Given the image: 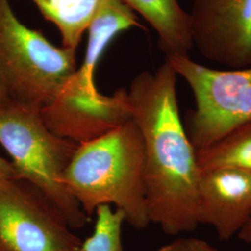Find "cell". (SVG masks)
Here are the masks:
<instances>
[{"mask_svg": "<svg viewBox=\"0 0 251 251\" xmlns=\"http://www.w3.org/2000/svg\"><path fill=\"white\" fill-rule=\"evenodd\" d=\"M132 27H141V25L134 11L123 0H101L88 28L89 41L84 61L65 87L92 97L100 95L94 81L97 63L111 40Z\"/></svg>", "mask_w": 251, "mask_h": 251, "instance_id": "obj_10", "label": "cell"}, {"mask_svg": "<svg viewBox=\"0 0 251 251\" xmlns=\"http://www.w3.org/2000/svg\"><path fill=\"white\" fill-rule=\"evenodd\" d=\"M93 233L82 242L79 251H124L122 244V227L125 213L110 205L98 206Z\"/></svg>", "mask_w": 251, "mask_h": 251, "instance_id": "obj_14", "label": "cell"}, {"mask_svg": "<svg viewBox=\"0 0 251 251\" xmlns=\"http://www.w3.org/2000/svg\"><path fill=\"white\" fill-rule=\"evenodd\" d=\"M177 74L162 63L143 71L128 91L132 119L144 141V185L150 222L169 235L193 232L199 225L200 169L197 150L179 115Z\"/></svg>", "mask_w": 251, "mask_h": 251, "instance_id": "obj_1", "label": "cell"}, {"mask_svg": "<svg viewBox=\"0 0 251 251\" xmlns=\"http://www.w3.org/2000/svg\"><path fill=\"white\" fill-rule=\"evenodd\" d=\"M0 251H1V250H0Z\"/></svg>", "mask_w": 251, "mask_h": 251, "instance_id": "obj_19", "label": "cell"}, {"mask_svg": "<svg viewBox=\"0 0 251 251\" xmlns=\"http://www.w3.org/2000/svg\"><path fill=\"white\" fill-rule=\"evenodd\" d=\"M156 251H220L203 239L181 237L160 247Z\"/></svg>", "mask_w": 251, "mask_h": 251, "instance_id": "obj_15", "label": "cell"}, {"mask_svg": "<svg viewBox=\"0 0 251 251\" xmlns=\"http://www.w3.org/2000/svg\"><path fill=\"white\" fill-rule=\"evenodd\" d=\"M45 195L23 179L0 178L1 251H79L82 241Z\"/></svg>", "mask_w": 251, "mask_h": 251, "instance_id": "obj_6", "label": "cell"}, {"mask_svg": "<svg viewBox=\"0 0 251 251\" xmlns=\"http://www.w3.org/2000/svg\"><path fill=\"white\" fill-rule=\"evenodd\" d=\"M40 115L54 134L75 144H85L132 118V110L125 88L99 98H76L59 94Z\"/></svg>", "mask_w": 251, "mask_h": 251, "instance_id": "obj_8", "label": "cell"}, {"mask_svg": "<svg viewBox=\"0 0 251 251\" xmlns=\"http://www.w3.org/2000/svg\"><path fill=\"white\" fill-rule=\"evenodd\" d=\"M77 69L75 50L52 45L0 0V83L10 101L42 110Z\"/></svg>", "mask_w": 251, "mask_h": 251, "instance_id": "obj_4", "label": "cell"}, {"mask_svg": "<svg viewBox=\"0 0 251 251\" xmlns=\"http://www.w3.org/2000/svg\"><path fill=\"white\" fill-rule=\"evenodd\" d=\"M63 181L89 217L98 206L113 204L135 229L151 223L145 197L144 141L132 118L79 144Z\"/></svg>", "mask_w": 251, "mask_h": 251, "instance_id": "obj_2", "label": "cell"}, {"mask_svg": "<svg viewBox=\"0 0 251 251\" xmlns=\"http://www.w3.org/2000/svg\"><path fill=\"white\" fill-rule=\"evenodd\" d=\"M101 0H33L48 21L59 29L64 48L76 50Z\"/></svg>", "mask_w": 251, "mask_h": 251, "instance_id": "obj_12", "label": "cell"}, {"mask_svg": "<svg viewBox=\"0 0 251 251\" xmlns=\"http://www.w3.org/2000/svg\"><path fill=\"white\" fill-rule=\"evenodd\" d=\"M0 178L1 179H18V174L12 162L3 158L0 155Z\"/></svg>", "mask_w": 251, "mask_h": 251, "instance_id": "obj_16", "label": "cell"}, {"mask_svg": "<svg viewBox=\"0 0 251 251\" xmlns=\"http://www.w3.org/2000/svg\"><path fill=\"white\" fill-rule=\"evenodd\" d=\"M166 62L187 82L196 108L185 118L189 138L198 151L251 120V66L219 70L170 54Z\"/></svg>", "mask_w": 251, "mask_h": 251, "instance_id": "obj_5", "label": "cell"}, {"mask_svg": "<svg viewBox=\"0 0 251 251\" xmlns=\"http://www.w3.org/2000/svg\"><path fill=\"white\" fill-rule=\"evenodd\" d=\"M9 100L8 94L6 92V90H4L2 84L0 83V107H3L5 105H7L9 103Z\"/></svg>", "mask_w": 251, "mask_h": 251, "instance_id": "obj_18", "label": "cell"}, {"mask_svg": "<svg viewBox=\"0 0 251 251\" xmlns=\"http://www.w3.org/2000/svg\"><path fill=\"white\" fill-rule=\"evenodd\" d=\"M152 27L166 55H188L194 49L189 12L178 0H123Z\"/></svg>", "mask_w": 251, "mask_h": 251, "instance_id": "obj_11", "label": "cell"}, {"mask_svg": "<svg viewBox=\"0 0 251 251\" xmlns=\"http://www.w3.org/2000/svg\"><path fill=\"white\" fill-rule=\"evenodd\" d=\"M193 45L229 69L251 66V0H194Z\"/></svg>", "mask_w": 251, "mask_h": 251, "instance_id": "obj_7", "label": "cell"}, {"mask_svg": "<svg viewBox=\"0 0 251 251\" xmlns=\"http://www.w3.org/2000/svg\"><path fill=\"white\" fill-rule=\"evenodd\" d=\"M198 219L199 225L212 226L223 241L238 235L251 220V172L228 168L201 171Z\"/></svg>", "mask_w": 251, "mask_h": 251, "instance_id": "obj_9", "label": "cell"}, {"mask_svg": "<svg viewBox=\"0 0 251 251\" xmlns=\"http://www.w3.org/2000/svg\"><path fill=\"white\" fill-rule=\"evenodd\" d=\"M200 171L237 169L251 172V120L197 151Z\"/></svg>", "mask_w": 251, "mask_h": 251, "instance_id": "obj_13", "label": "cell"}, {"mask_svg": "<svg viewBox=\"0 0 251 251\" xmlns=\"http://www.w3.org/2000/svg\"><path fill=\"white\" fill-rule=\"evenodd\" d=\"M238 237L246 243H251V220L248 225L243 228L242 231L238 234Z\"/></svg>", "mask_w": 251, "mask_h": 251, "instance_id": "obj_17", "label": "cell"}, {"mask_svg": "<svg viewBox=\"0 0 251 251\" xmlns=\"http://www.w3.org/2000/svg\"><path fill=\"white\" fill-rule=\"evenodd\" d=\"M0 144L10 155L18 179L41 191L71 229H80L90 223V217L63 181L79 144L51 132L40 109L13 101L0 107Z\"/></svg>", "mask_w": 251, "mask_h": 251, "instance_id": "obj_3", "label": "cell"}]
</instances>
